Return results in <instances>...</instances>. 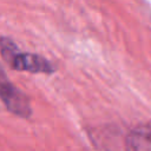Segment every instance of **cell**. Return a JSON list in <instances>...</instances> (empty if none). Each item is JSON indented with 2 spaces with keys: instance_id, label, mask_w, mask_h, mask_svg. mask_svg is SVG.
Wrapping results in <instances>:
<instances>
[{
  "instance_id": "6da1fadb",
  "label": "cell",
  "mask_w": 151,
  "mask_h": 151,
  "mask_svg": "<svg viewBox=\"0 0 151 151\" xmlns=\"http://www.w3.org/2000/svg\"><path fill=\"white\" fill-rule=\"evenodd\" d=\"M0 52L4 59L15 70L28 71V72H44L52 73V64L37 54L32 53H21L19 52L15 44L8 38H0Z\"/></svg>"
},
{
  "instance_id": "7a4b0ae2",
  "label": "cell",
  "mask_w": 151,
  "mask_h": 151,
  "mask_svg": "<svg viewBox=\"0 0 151 151\" xmlns=\"http://www.w3.org/2000/svg\"><path fill=\"white\" fill-rule=\"evenodd\" d=\"M0 98L6 105V107L14 114H18L20 117H28L32 113L28 98L13 84L8 81L1 66H0Z\"/></svg>"
},
{
  "instance_id": "3957f363",
  "label": "cell",
  "mask_w": 151,
  "mask_h": 151,
  "mask_svg": "<svg viewBox=\"0 0 151 151\" xmlns=\"http://www.w3.org/2000/svg\"><path fill=\"white\" fill-rule=\"evenodd\" d=\"M126 151H151V123L133 129L125 140Z\"/></svg>"
}]
</instances>
